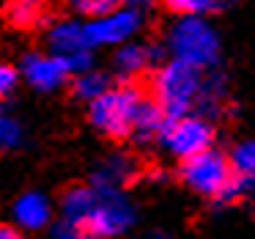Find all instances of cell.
<instances>
[{
	"label": "cell",
	"instance_id": "1",
	"mask_svg": "<svg viewBox=\"0 0 255 239\" xmlns=\"http://www.w3.org/2000/svg\"><path fill=\"white\" fill-rule=\"evenodd\" d=\"M167 52L173 61L206 72L220 63V36L203 17H178L167 30Z\"/></svg>",
	"mask_w": 255,
	"mask_h": 239
},
{
	"label": "cell",
	"instance_id": "2",
	"mask_svg": "<svg viewBox=\"0 0 255 239\" xmlns=\"http://www.w3.org/2000/svg\"><path fill=\"white\" fill-rule=\"evenodd\" d=\"M203 72L187 66L178 61H167L154 72L151 88H154V102L167 113V118H184L192 107H198L200 91H203Z\"/></svg>",
	"mask_w": 255,
	"mask_h": 239
},
{
	"label": "cell",
	"instance_id": "3",
	"mask_svg": "<svg viewBox=\"0 0 255 239\" xmlns=\"http://www.w3.org/2000/svg\"><path fill=\"white\" fill-rule=\"evenodd\" d=\"M143 96L134 85H113L102 99L88 105V118L105 138L121 140L134 135V118Z\"/></svg>",
	"mask_w": 255,
	"mask_h": 239
},
{
	"label": "cell",
	"instance_id": "4",
	"mask_svg": "<svg viewBox=\"0 0 255 239\" xmlns=\"http://www.w3.org/2000/svg\"><path fill=\"white\" fill-rule=\"evenodd\" d=\"M50 41V52L55 58H61L66 63L69 74H85L91 72V63H94V44L88 39V25L77 22V19H61L50 28L47 33Z\"/></svg>",
	"mask_w": 255,
	"mask_h": 239
},
{
	"label": "cell",
	"instance_id": "5",
	"mask_svg": "<svg viewBox=\"0 0 255 239\" xmlns=\"http://www.w3.org/2000/svg\"><path fill=\"white\" fill-rule=\"evenodd\" d=\"M181 179L189 190L206 195V198H220L225 193V187L233 182V168L231 157L220 154V151L209 149L203 154L192 157L181 165Z\"/></svg>",
	"mask_w": 255,
	"mask_h": 239
},
{
	"label": "cell",
	"instance_id": "6",
	"mask_svg": "<svg viewBox=\"0 0 255 239\" xmlns=\"http://www.w3.org/2000/svg\"><path fill=\"white\" fill-rule=\"evenodd\" d=\"M211 140H214V127L206 116H184V118H170L162 132L159 143L170 151L178 160H192V157L203 154L211 149Z\"/></svg>",
	"mask_w": 255,
	"mask_h": 239
},
{
	"label": "cell",
	"instance_id": "7",
	"mask_svg": "<svg viewBox=\"0 0 255 239\" xmlns=\"http://www.w3.org/2000/svg\"><path fill=\"white\" fill-rule=\"evenodd\" d=\"M134 217V206L124 193H99V204L85 231L94 239H116L132 228Z\"/></svg>",
	"mask_w": 255,
	"mask_h": 239
},
{
	"label": "cell",
	"instance_id": "8",
	"mask_svg": "<svg viewBox=\"0 0 255 239\" xmlns=\"http://www.w3.org/2000/svg\"><path fill=\"white\" fill-rule=\"evenodd\" d=\"M143 25V17H140L137 8H118V11L107 14L102 19H91L88 22V39L91 44H105V47H124L129 44L134 33L140 30Z\"/></svg>",
	"mask_w": 255,
	"mask_h": 239
},
{
	"label": "cell",
	"instance_id": "9",
	"mask_svg": "<svg viewBox=\"0 0 255 239\" xmlns=\"http://www.w3.org/2000/svg\"><path fill=\"white\" fill-rule=\"evenodd\" d=\"M19 72H22L25 83H28L30 88L41 91V94L58 91L69 77L66 63H63L61 58H55L52 52H28V55L22 58Z\"/></svg>",
	"mask_w": 255,
	"mask_h": 239
},
{
	"label": "cell",
	"instance_id": "10",
	"mask_svg": "<svg viewBox=\"0 0 255 239\" xmlns=\"http://www.w3.org/2000/svg\"><path fill=\"white\" fill-rule=\"evenodd\" d=\"M11 217L19 231H41L52 220V204L41 193H22L11 206Z\"/></svg>",
	"mask_w": 255,
	"mask_h": 239
},
{
	"label": "cell",
	"instance_id": "11",
	"mask_svg": "<svg viewBox=\"0 0 255 239\" xmlns=\"http://www.w3.org/2000/svg\"><path fill=\"white\" fill-rule=\"evenodd\" d=\"M96 204H99V193H96L91 184L88 187H83V184L69 187L61 198L63 223H66V226H74V228H85L91 223V217H94Z\"/></svg>",
	"mask_w": 255,
	"mask_h": 239
},
{
	"label": "cell",
	"instance_id": "12",
	"mask_svg": "<svg viewBox=\"0 0 255 239\" xmlns=\"http://www.w3.org/2000/svg\"><path fill=\"white\" fill-rule=\"evenodd\" d=\"M132 171L134 168L127 157L113 154V157H107V160L99 162V168H96L94 176H91V187H94L96 193H121V187L129 182Z\"/></svg>",
	"mask_w": 255,
	"mask_h": 239
},
{
	"label": "cell",
	"instance_id": "13",
	"mask_svg": "<svg viewBox=\"0 0 255 239\" xmlns=\"http://www.w3.org/2000/svg\"><path fill=\"white\" fill-rule=\"evenodd\" d=\"M159 55H162V50H151V47H145V44L129 41V44L118 47V52L113 55V69H116L124 80H132V77H137L151 61H156Z\"/></svg>",
	"mask_w": 255,
	"mask_h": 239
},
{
	"label": "cell",
	"instance_id": "14",
	"mask_svg": "<svg viewBox=\"0 0 255 239\" xmlns=\"http://www.w3.org/2000/svg\"><path fill=\"white\" fill-rule=\"evenodd\" d=\"M167 121H170L167 113L162 110L156 102L143 99V105H140V110H137V118H134V138H137L140 143L162 140V132H165Z\"/></svg>",
	"mask_w": 255,
	"mask_h": 239
},
{
	"label": "cell",
	"instance_id": "15",
	"mask_svg": "<svg viewBox=\"0 0 255 239\" xmlns=\"http://www.w3.org/2000/svg\"><path fill=\"white\" fill-rule=\"evenodd\" d=\"M231 168H233V176H236L247 190L255 187V138L242 140V143L231 151Z\"/></svg>",
	"mask_w": 255,
	"mask_h": 239
},
{
	"label": "cell",
	"instance_id": "16",
	"mask_svg": "<svg viewBox=\"0 0 255 239\" xmlns=\"http://www.w3.org/2000/svg\"><path fill=\"white\" fill-rule=\"evenodd\" d=\"M6 17L14 28H33L44 19V0H8Z\"/></svg>",
	"mask_w": 255,
	"mask_h": 239
},
{
	"label": "cell",
	"instance_id": "17",
	"mask_svg": "<svg viewBox=\"0 0 255 239\" xmlns=\"http://www.w3.org/2000/svg\"><path fill=\"white\" fill-rule=\"evenodd\" d=\"M110 77H107L105 72H85L80 74V77H74V96L83 102H88V105H94L96 99H102V96L110 91Z\"/></svg>",
	"mask_w": 255,
	"mask_h": 239
},
{
	"label": "cell",
	"instance_id": "18",
	"mask_svg": "<svg viewBox=\"0 0 255 239\" xmlns=\"http://www.w3.org/2000/svg\"><path fill=\"white\" fill-rule=\"evenodd\" d=\"M222 99H225V80L220 77L217 72L206 74L203 77V91H200V99H198V107L203 116H214L220 110Z\"/></svg>",
	"mask_w": 255,
	"mask_h": 239
},
{
	"label": "cell",
	"instance_id": "19",
	"mask_svg": "<svg viewBox=\"0 0 255 239\" xmlns=\"http://www.w3.org/2000/svg\"><path fill=\"white\" fill-rule=\"evenodd\" d=\"M167 8L176 11L178 17H203L209 11H217L228 3V0H165Z\"/></svg>",
	"mask_w": 255,
	"mask_h": 239
},
{
	"label": "cell",
	"instance_id": "20",
	"mask_svg": "<svg viewBox=\"0 0 255 239\" xmlns=\"http://www.w3.org/2000/svg\"><path fill=\"white\" fill-rule=\"evenodd\" d=\"M72 6L77 14L83 17H94V19H102L107 14L118 11L121 8V0H72Z\"/></svg>",
	"mask_w": 255,
	"mask_h": 239
},
{
	"label": "cell",
	"instance_id": "21",
	"mask_svg": "<svg viewBox=\"0 0 255 239\" xmlns=\"http://www.w3.org/2000/svg\"><path fill=\"white\" fill-rule=\"evenodd\" d=\"M0 143H3V149H17L22 143V127H19L17 118L11 116L0 118Z\"/></svg>",
	"mask_w": 255,
	"mask_h": 239
},
{
	"label": "cell",
	"instance_id": "22",
	"mask_svg": "<svg viewBox=\"0 0 255 239\" xmlns=\"http://www.w3.org/2000/svg\"><path fill=\"white\" fill-rule=\"evenodd\" d=\"M17 85H19V72L8 63H3V69H0V94L11 96L17 91Z\"/></svg>",
	"mask_w": 255,
	"mask_h": 239
},
{
	"label": "cell",
	"instance_id": "23",
	"mask_svg": "<svg viewBox=\"0 0 255 239\" xmlns=\"http://www.w3.org/2000/svg\"><path fill=\"white\" fill-rule=\"evenodd\" d=\"M52 239H94L85 228H74V226H66V223H61V226L55 228V234H52Z\"/></svg>",
	"mask_w": 255,
	"mask_h": 239
},
{
	"label": "cell",
	"instance_id": "24",
	"mask_svg": "<svg viewBox=\"0 0 255 239\" xmlns=\"http://www.w3.org/2000/svg\"><path fill=\"white\" fill-rule=\"evenodd\" d=\"M0 239H25V237H22V231H19V228L3 226V228H0Z\"/></svg>",
	"mask_w": 255,
	"mask_h": 239
},
{
	"label": "cell",
	"instance_id": "25",
	"mask_svg": "<svg viewBox=\"0 0 255 239\" xmlns=\"http://www.w3.org/2000/svg\"><path fill=\"white\" fill-rule=\"evenodd\" d=\"M129 3H132V6H151L154 0H129Z\"/></svg>",
	"mask_w": 255,
	"mask_h": 239
},
{
	"label": "cell",
	"instance_id": "26",
	"mask_svg": "<svg viewBox=\"0 0 255 239\" xmlns=\"http://www.w3.org/2000/svg\"><path fill=\"white\" fill-rule=\"evenodd\" d=\"M253 209H255V201H253Z\"/></svg>",
	"mask_w": 255,
	"mask_h": 239
}]
</instances>
